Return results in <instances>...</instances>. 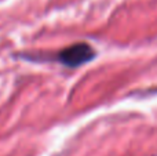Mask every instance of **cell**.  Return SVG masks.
<instances>
[{
    "mask_svg": "<svg viewBox=\"0 0 157 156\" xmlns=\"http://www.w3.org/2000/svg\"><path fill=\"white\" fill-rule=\"evenodd\" d=\"M95 51L87 43H77L73 46L63 49L58 55V60L69 68H76L83 64L88 62L94 58Z\"/></svg>",
    "mask_w": 157,
    "mask_h": 156,
    "instance_id": "obj_1",
    "label": "cell"
}]
</instances>
